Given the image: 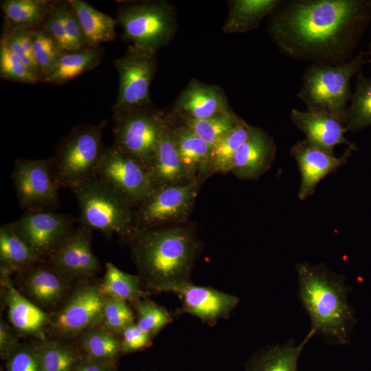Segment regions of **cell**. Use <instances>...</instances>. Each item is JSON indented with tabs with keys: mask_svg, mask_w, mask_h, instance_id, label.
Masks as SVG:
<instances>
[{
	"mask_svg": "<svg viewBox=\"0 0 371 371\" xmlns=\"http://www.w3.org/2000/svg\"><path fill=\"white\" fill-rule=\"evenodd\" d=\"M252 127L243 121L211 147L208 172H230L234 155L249 137Z\"/></svg>",
	"mask_w": 371,
	"mask_h": 371,
	"instance_id": "obj_34",
	"label": "cell"
},
{
	"mask_svg": "<svg viewBox=\"0 0 371 371\" xmlns=\"http://www.w3.org/2000/svg\"><path fill=\"white\" fill-rule=\"evenodd\" d=\"M0 76L2 79L23 83L40 82L12 52L5 40H0Z\"/></svg>",
	"mask_w": 371,
	"mask_h": 371,
	"instance_id": "obj_40",
	"label": "cell"
},
{
	"mask_svg": "<svg viewBox=\"0 0 371 371\" xmlns=\"http://www.w3.org/2000/svg\"><path fill=\"white\" fill-rule=\"evenodd\" d=\"M364 54L361 50L355 57L344 63L310 65L302 76L297 93L307 110L332 115L346 126L348 103L352 95L350 80L368 63Z\"/></svg>",
	"mask_w": 371,
	"mask_h": 371,
	"instance_id": "obj_4",
	"label": "cell"
},
{
	"mask_svg": "<svg viewBox=\"0 0 371 371\" xmlns=\"http://www.w3.org/2000/svg\"><path fill=\"white\" fill-rule=\"evenodd\" d=\"M102 47H87L74 52H63L52 73L45 82L63 85L97 67L102 59Z\"/></svg>",
	"mask_w": 371,
	"mask_h": 371,
	"instance_id": "obj_30",
	"label": "cell"
},
{
	"mask_svg": "<svg viewBox=\"0 0 371 371\" xmlns=\"http://www.w3.org/2000/svg\"><path fill=\"white\" fill-rule=\"evenodd\" d=\"M348 108V131L357 132L371 125V76L357 74L355 91Z\"/></svg>",
	"mask_w": 371,
	"mask_h": 371,
	"instance_id": "obj_36",
	"label": "cell"
},
{
	"mask_svg": "<svg viewBox=\"0 0 371 371\" xmlns=\"http://www.w3.org/2000/svg\"><path fill=\"white\" fill-rule=\"evenodd\" d=\"M153 338L142 330L135 323L128 326L120 336L122 355L146 349L152 344Z\"/></svg>",
	"mask_w": 371,
	"mask_h": 371,
	"instance_id": "obj_44",
	"label": "cell"
},
{
	"mask_svg": "<svg viewBox=\"0 0 371 371\" xmlns=\"http://www.w3.org/2000/svg\"><path fill=\"white\" fill-rule=\"evenodd\" d=\"M23 289L28 299L41 308L59 304L69 292L70 282L43 260L23 271Z\"/></svg>",
	"mask_w": 371,
	"mask_h": 371,
	"instance_id": "obj_21",
	"label": "cell"
},
{
	"mask_svg": "<svg viewBox=\"0 0 371 371\" xmlns=\"http://www.w3.org/2000/svg\"><path fill=\"white\" fill-rule=\"evenodd\" d=\"M19 336L3 319L0 320V356L7 358L20 346Z\"/></svg>",
	"mask_w": 371,
	"mask_h": 371,
	"instance_id": "obj_46",
	"label": "cell"
},
{
	"mask_svg": "<svg viewBox=\"0 0 371 371\" xmlns=\"http://www.w3.org/2000/svg\"><path fill=\"white\" fill-rule=\"evenodd\" d=\"M95 176L133 207L138 206L154 188L147 168L114 144L104 148Z\"/></svg>",
	"mask_w": 371,
	"mask_h": 371,
	"instance_id": "obj_11",
	"label": "cell"
},
{
	"mask_svg": "<svg viewBox=\"0 0 371 371\" xmlns=\"http://www.w3.org/2000/svg\"><path fill=\"white\" fill-rule=\"evenodd\" d=\"M90 229H72L49 256V264L66 280L84 281L95 276L100 262L92 250Z\"/></svg>",
	"mask_w": 371,
	"mask_h": 371,
	"instance_id": "obj_14",
	"label": "cell"
},
{
	"mask_svg": "<svg viewBox=\"0 0 371 371\" xmlns=\"http://www.w3.org/2000/svg\"><path fill=\"white\" fill-rule=\"evenodd\" d=\"M1 37L5 40L9 47L16 57L41 82L40 73L35 61L27 54L15 32L14 31L3 30Z\"/></svg>",
	"mask_w": 371,
	"mask_h": 371,
	"instance_id": "obj_45",
	"label": "cell"
},
{
	"mask_svg": "<svg viewBox=\"0 0 371 371\" xmlns=\"http://www.w3.org/2000/svg\"><path fill=\"white\" fill-rule=\"evenodd\" d=\"M115 19L130 45L156 53L169 44L177 28L175 8L163 0L124 3Z\"/></svg>",
	"mask_w": 371,
	"mask_h": 371,
	"instance_id": "obj_6",
	"label": "cell"
},
{
	"mask_svg": "<svg viewBox=\"0 0 371 371\" xmlns=\"http://www.w3.org/2000/svg\"><path fill=\"white\" fill-rule=\"evenodd\" d=\"M61 12L71 52L88 47L78 16L68 1H61Z\"/></svg>",
	"mask_w": 371,
	"mask_h": 371,
	"instance_id": "obj_42",
	"label": "cell"
},
{
	"mask_svg": "<svg viewBox=\"0 0 371 371\" xmlns=\"http://www.w3.org/2000/svg\"><path fill=\"white\" fill-rule=\"evenodd\" d=\"M12 177L20 205L27 212L45 211L58 205L53 159H16Z\"/></svg>",
	"mask_w": 371,
	"mask_h": 371,
	"instance_id": "obj_13",
	"label": "cell"
},
{
	"mask_svg": "<svg viewBox=\"0 0 371 371\" xmlns=\"http://www.w3.org/2000/svg\"><path fill=\"white\" fill-rule=\"evenodd\" d=\"M118 361H98L84 358L74 371H117Z\"/></svg>",
	"mask_w": 371,
	"mask_h": 371,
	"instance_id": "obj_47",
	"label": "cell"
},
{
	"mask_svg": "<svg viewBox=\"0 0 371 371\" xmlns=\"http://www.w3.org/2000/svg\"><path fill=\"white\" fill-rule=\"evenodd\" d=\"M314 335L315 332L311 329L298 344L291 339L282 344L260 348L247 361L244 371H298L302 352Z\"/></svg>",
	"mask_w": 371,
	"mask_h": 371,
	"instance_id": "obj_23",
	"label": "cell"
},
{
	"mask_svg": "<svg viewBox=\"0 0 371 371\" xmlns=\"http://www.w3.org/2000/svg\"><path fill=\"white\" fill-rule=\"evenodd\" d=\"M230 109L219 87L192 79L174 102L170 115L179 120H203Z\"/></svg>",
	"mask_w": 371,
	"mask_h": 371,
	"instance_id": "obj_19",
	"label": "cell"
},
{
	"mask_svg": "<svg viewBox=\"0 0 371 371\" xmlns=\"http://www.w3.org/2000/svg\"><path fill=\"white\" fill-rule=\"evenodd\" d=\"M291 120L307 141L330 154L334 155V148L338 144H352L345 137L346 126L332 115L293 109Z\"/></svg>",
	"mask_w": 371,
	"mask_h": 371,
	"instance_id": "obj_22",
	"label": "cell"
},
{
	"mask_svg": "<svg viewBox=\"0 0 371 371\" xmlns=\"http://www.w3.org/2000/svg\"><path fill=\"white\" fill-rule=\"evenodd\" d=\"M172 126L162 138L147 168L154 187L191 181L176 150L172 137Z\"/></svg>",
	"mask_w": 371,
	"mask_h": 371,
	"instance_id": "obj_25",
	"label": "cell"
},
{
	"mask_svg": "<svg viewBox=\"0 0 371 371\" xmlns=\"http://www.w3.org/2000/svg\"><path fill=\"white\" fill-rule=\"evenodd\" d=\"M172 137L181 163L191 181L208 172L211 147L188 127L173 125Z\"/></svg>",
	"mask_w": 371,
	"mask_h": 371,
	"instance_id": "obj_24",
	"label": "cell"
},
{
	"mask_svg": "<svg viewBox=\"0 0 371 371\" xmlns=\"http://www.w3.org/2000/svg\"><path fill=\"white\" fill-rule=\"evenodd\" d=\"M198 187V180L154 187L134 211L135 228L185 220L193 208Z\"/></svg>",
	"mask_w": 371,
	"mask_h": 371,
	"instance_id": "obj_12",
	"label": "cell"
},
{
	"mask_svg": "<svg viewBox=\"0 0 371 371\" xmlns=\"http://www.w3.org/2000/svg\"><path fill=\"white\" fill-rule=\"evenodd\" d=\"M280 0H233L223 26L227 34L243 33L257 27L262 20L272 14L282 4Z\"/></svg>",
	"mask_w": 371,
	"mask_h": 371,
	"instance_id": "obj_26",
	"label": "cell"
},
{
	"mask_svg": "<svg viewBox=\"0 0 371 371\" xmlns=\"http://www.w3.org/2000/svg\"><path fill=\"white\" fill-rule=\"evenodd\" d=\"M114 144L148 168L159 143L174 124L153 105L113 116Z\"/></svg>",
	"mask_w": 371,
	"mask_h": 371,
	"instance_id": "obj_8",
	"label": "cell"
},
{
	"mask_svg": "<svg viewBox=\"0 0 371 371\" xmlns=\"http://www.w3.org/2000/svg\"><path fill=\"white\" fill-rule=\"evenodd\" d=\"M56 1L3 0V30L41 27Z\"/></svg>",
	"mask_w": 371,
	"mask_h": 371,
	"instance_id": "obj_27",
	"label": "cell"
},
{
	"mask_svg": "<svg viewBox=\"0 0 371 371\" xmlns=\"http://www.w3.org/2000/svg\"><path fill=\"white\" fill-rule=\"evenodd\" d=\"M104 298L99 283L80 281L56 313L51 315L49 330L57 338L65 339L79 337L101 324Z\"/></svg>",
	"mask_w": 371,
	"mask_h": 371,
	"instance_id": "obj_10",
	"label": "cell"
},
{
	"mask_svg": "<svg viewBox=\"0 0 371 371\" xmlns=\"http://www.w3.org/2000/svg\"><path fill=\"white\" fill-rule=\"evenodd\" d=\"M274 140L263 130L253 126L233 158L230 172L241 179H258L275 159Z\"/></svg>",
	"mask_w": 371,
	"mask_h": 371,
	"instance_id": "obj_20",
	"label": "cell"
},
{
	"mask_svg": "<svg viewBox=\"0 0 371 371\" xmlns=\"http://www.w3.org/2000/svg\"><path fill=\"white\" fill-rule=\"evenodd\" d=\"M41 260L16 233L12 223L1 225L0 268L10 273L23 272Z\"/></svg>",
	"mask_w": 371,
	"mask_h": 371,
	"instance_id": "obj_29",
	"label": "cell"
},
{
	"mask_svg": "<svg viewBox=\"0 0 371 371\" xmlns=\"http://www.w3.org/2000/svg\"><path fill=\"white\" fill-rule=\"evenodd\" d=\"M1 285L8 319L18 333L45 339V333L51 322V314L23 295L13 285L10 273L0 268Z\"/></svg>",
	"mask_w": 371,
	"mask_h": 371,
	"instance_id": "obj_18",
	"label": "cell"
},
{
	"mask_svg": "<svg viewBox=\"0 0 371 371\" xmlns=\"http://www.w3.org/2000/svg\"><path fill=\"white\" fill-rule=\"evenodd\" d=\"M295 270L298 298L308 315L311 329L329 344H348L357 319L348 302L351 288L345 276L324 263H297Z\"/></svg>",
	"mask_w": 371,
	"mask_h": 371,
	"instance_id": "obj_3",
	"label": "cell"
},
{
	"mask_svg": "<svg viewBox=\"0 0 371 371\" xmlns=\"http://www.w3.org/2000/svg\"><path fill=\"white\" fill-rule=\"evenodd\" d=\"M156 54L130 45L125 54L113 61L119 76L113 116L153 105L149 91L157 68Z\"/></svg>",
	"mask_w": 371,
	"mask_h": 371,
	"instance_id": "obj_9",
	"label": "cell"
},
{
	"mask_svg": "<svg viewBox=\"0 0 371 371\" xmlns=\"http://www.w3.org/2000/svg\"><path fill=\"white\" fill-rule=\"evenodd\" d=\"M79 208L80 224L106 238H128L135 229L133 207L95 175L71 188Z\"/></svg>",
	"mask_w": 371,
	"mask_h": 371,
	"instance_id": "obj_5",
	"label": "cell"
},
{
	"mask_svg": "<svg viewBox=\"0 0 371 371\" xmlns=\"http://www.w3.org/2000/svg\"><path fill=\"white\" fill-rule=\"evenodd\" d=\"M356 149L355 144H352L341 156L335 157L306 139L295 142L290 154L295 159L301 175L299 199L303 201L313 195L320 181L343 166Z\"/></svg>",
	"mask_w": 371,
	"mask_h": 371,
	"instance_id": "obj_16",
	"label": "cell"
},
{
	"mask_svg": "<svg viewBox=\"0 0 371 371\" xmlns=\"http://www.w3.org/2000/svg\"><path fill=\"white\" fill-rule=\"evenodd\" d=\"M135 323V316L126 301L104 297L101 324L120 337L128 326Z\"/></svg>",
	"mask_w": 371,
	"mask_h": 371,
	"instance_id": "obj_39",
	"label": "cell"
},
{
	"mask_svg": "<svg viewBox=\"0 0 371 371\" xmlns=\"http://www.w3.org/2000/svg\"><path fill=\"white\" fill-rule=\"evenodd\" d=\"M105 120L74 127L60 142L53 159V170L59 186L72 188L95 175L104 148Z\"/></svg>",
	"mask_w": 371,
	"mask_h": 371,
	"instance_id": "obj_7",
	"label": "cell"
},
{
	"mask_svg": "<svg viewBox=\"0 0 371 371\" xmlns=\"http://www.w3.org/2000/svg\"><path fill=\"white\" fill-rule=\"evenodd\" d=\"M12 223L16 233L42 260L49 258L72 229L67 215L48 210L27 212Z\"/></svg>",
	"mask_w": 371,
	"mask_h": 371,
	"instance_id": "obj_15",
	"label": "cell"
},
{
	"mask_svg": "<svg viewBox=\"0 0 371 371\" xmlns=\"http://www.w3.org/2000/svg\"><path fill=\"white\" fill-rule=\"evenodd\" d=\"M179 121L210 147L243 122L232 109L207 119Z\"/></svg>",
	"mask_w": 371,
	"mask_h": 371,
	"instance_id": "obj_35",
	"label": "cell"
},
{
	"mask_svg": "<svg viewBox=\"0 0 371 371\" xmlns=\"http://www.w3.org/2000/svg\"><path fill=\"white\" fill-rule=\"evenodd\" d=\"M137 315V326L146 333L155 336L172 321L170 313L147 297L131 302Z\"/></svg>",
	"mask_w": 371,
	"mask_h": 371,
	"instance_id": "obj_38",
	"label": "cell"
},
{
	"mask_svg": "<svg viewBox=\"0 0 371 371\" xmlns=\"http://www.w3.org/2000/svg\"><path fill=\"white\" fill-rule=\"evenodd\" d=\"M41 371H74L85 358L78 346L62 339L38 343Z\"/></svg>",
	"mask_w": 371,
	"mask_h": 371,
	"instance_id": "obj_32",
	"label": "cell"
},
{
	"mask_svg": "<svg viewBox=\"0 0 371 371\" xmlns=\"http://www.w3.org/2000/svg\"><path fill=\"white\" fill-rule=\"evenodd\" d=\"M32 52L41 81L44 82L54 71L64 51L45 30L39 27L33 31Z\"/></svg>",
	"mask_w": 371,
	"mask_h": 371,
	"instance_id": "obj_37",
	"label": "cell"
},
{
	"mask_svg": "<svg viewBox=\"0 0 371 371\" xmlns=\"http://www.w3.org/2000/svg\"><path fill=\"white\" fill-rule=\"evenodd\" d=\"M104 278L99 283L100 290L104 297L133 302L146 297L149 292L141 288L142 280L139 276L122 271L111 262L106 263Z\"/></svg>",
	"mask_w": 371,
	"mask_h": 371,
	"instance_id": "obj_33",
	"label": "cell"
},
{
	"mask_svg": "<svg viewBox=\"0 0 371 371\" xmlns=\"http://www.w3.org/2000/svg\"><path fill=\"white\" fill-rule=\"evenodd\" d=\"M182 300L180 312L192 315L212 326L220 319H227L236 307L239 298L209 286L187 282L171 288Z\"/></svg>",
	"mask_w": 371,
	"mask_h": 371,
	"instance_id": "obj_17",
	"label": "cell"
},
{
	"mask_svg": "<svg viewBox=\"0 0 371 371\" xmlns=\"http://www.w3.org/2000/svg\"><path fill=\"white\" fill-rule=\"evenodd\" d=\"M5 371H41L38 343L20 344L7 358Z\"/></svg>",
	"mask_w": 371,
	"mask_h": 371,
	"instance_id": "obj_41",
	"label": "cell"
},
{
	"mask_svg": "<svg viewBox=\"0 0 371 371\" xmlns=\"http://www.w3.org/2000/svg\"><path fill=\"white\" fill-rule=\"evenodd\" d=\"M68 1L78 16L88 47H99L102 43L115 40L117 24L115 19L96 10L85 1Z\"/></svg>",
	"mask_w": 371,
	"mask_h": 371,
	"instance_id": "obj_28",
	"label": "cell"
},
{
	"mask_svg": "<svg viewBox=\"0 0 371 371\" xmlns=\"http://www.w3.org/2000/svg\"><path fill=\"white\" fill-rule=\"evenodd\" d=\"M64 52H71L61 12V1H56L42 27Z\"/></svg>",
	"mask_w": 371,
	"mask_h": 371,
	"instance_id": "obj_43",
	"label": "cell"
},
{
	"mask_svg": "<svg viewBox=\"0 0 371 371\" xmlns=\"http://www.w3.org/2000/svg\"><path fill=\"white\" fill-rule=\"evenodd\" d=\"M370 22L371 0H294L282 1L268 31L289 57L337 64L352 58Z\"/></svg>",
	"mask_w": 371,
	"mask_h": 371,
	"instance_id": "obj_1",
	"label": "cell"
},
{
	"mask_svg": "<svg viewBox=\"0 0 371 371\" xmlns=\"http://www.w3.org/2000/svg\"><path fill=\"white\" fill-rule=\"evenodd\" d=\"M78 347L84 357L98 361H118L122 355L120 337L102 324L93 326L79 336Z\"/></svg>",
	"mask_w": 371,
	"mask_h": 371,
	"instance_id": "obj_31",
	"label": "cell"
},
{
	"mask_svg": "<svg viewBox=\"0 0 371 371\" xmlns=\"http://www.w3.org/2000/svg\"><path fill=\"white\" fill-rule=\"evenodd\" d=\"M364 54L370 57V59L368 60V63H371V43H370L368 45V51Z\"/></svg>",
	"mask_w": 371,
	"mask_h": 371,
	"instance_id": "obj_48",
	"label": "cell"
},
{
	"mask_svg": "<svg viewBox=\"0 0 371 371\" xmlns=\"http://www.w3.org/2000/svg\"><path fill=\"white\" fill-rule=\"evenodd\" d=\"M127 240L138 276L148 290L168 292L191 282L201 245L190 227L135 228Z\"/></svg>",
	"mask_w": 371,
	"mask_h": 371,
	"instance_id": "obj_2",
	"label": "cell"
}]
</instances>
